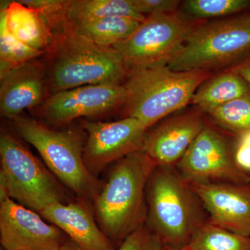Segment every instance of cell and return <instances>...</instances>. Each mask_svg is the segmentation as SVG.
<instances>
[{"label": "cell", "instance_id": "obj_16", "mask_svg": "<svg viewBox=\"0 0 250 250\" xmlns=\"http://www.w3.org/2000/svg\"><path fill=\"white\" fill-rule=\"evenodd\" d=\"M41 215L60 229L82 250H116L83 200L52 204Z\"/></svg>", "mask_w": 250, "mask_h": 250}, {"label": "cell", "instance_id": "obj_1", "mask_svg": "<svg viewBox=\"0 0 250 250\" xmlns=\"http://www.w3.org/2000/svg\"><path fill=\"white\" fill-rule=\"evenodd\" d=\"M157 164L143 150L114 163L93 201L97 223L118 246L147 220L146 187Z\"/></svg>", "mask_w": 250, "mask_h": 250}, {"label": "cell", "instance_id": "obj_15", "mask_svg": "<svg viewBox=\"0 0 250 250\" xmlns=\"http://www.w3.org/2000/svg\"><path fill=\"white\" fill-rule=\"evenodd\" d=\"M0 75V111L5 118L11 121L47 100V77L36 62H24Z\"/></svg>", "mask_w": 250, "mask_h": 250}, {"label": "cell", "instance_id": "obj_18", "mask_svg": "<svg viewBox=\"0 0 250 250\" xmlns=\"http://www.w3.org/2000/svg\"><path fill=\"white\" fill-rule=\"evenodd\" d=\"M250 93L248 83L231 70L210 77L197 88L191 103L204 113Z\"/></svg>", "mask_w": 250, "mask_h": 250}, {"label": "cell", "instance_id": "obj_21", "mask_svg": "<svg viewBox=\"0 0 250 250\" xmlns=\"http://www.w3.org/2000/svg\"><path fill=\"white\" fill-rule=\"evenodd\" d=\"M187 246L191 250H250V237L229 231L208 219Z\"/></svg>", "mask_w": 250, "mask_h": 250}, {"label": "cell", "instance_id": "obj_30", "mask_svg": "<svg viewBox=\"0 0 250 250\" xmlns=\"http://www.w3.org/2000/svg\"><path fill=\"white\" fill-rule=\"evenodd\" d=\"M165 250H191L189 249V248H188L187 246L183 247V248H169V247L166 246Z\"/></svg>", "mask_w": 250, "mask_h": 250}, {"label": "cell", "instance_id": "obj_14", "mask_svg": "<svg viewBox=\"0 0 250 250\" xmlns=\"http://www.w3.org/2000/svg\"><path fill=\"white\" fill-rule=\"evenodd\" d=\"M189 184L201 199L211 223L250 237V182Z\"/></svg>", "mask_w": 250, "mask_h": 250}, {"label": "cell", "instance_id": "obj_2", "mask_svg": "<svg viewBox=\"0 0 250 250\" xmlns=\"http://www.w3.org/2000/svg\"><path fill=\"white\" fill-rule=\"evenodd\" d=\"M146 195V224L166 247L188 246L209 219L201 199L175 166H156Z\"/></svg>", "mask_w": 250, "mask_h": 250}, {"label": "cell", "instance_id": "obj_6", "mask_svg": "<svg viewBox=\"0 0 250 250\" xmlns=\"http://www.w3.org/2000/svg\"><path fill=\"white\" fill-rule=\"evenodd\" d=\"M250 54V14L203 22L167 67L174 71L208 70L233 65Z\"/></svg>", "mask_w": 250, "mask_h": 250}, {"label": "cell", "instance_id": "obj_22", "mask_svg": "<svg viewBox=\"0 0 250 250\" xmlns=\"http://www.w3.org/2000/svg\"><path fill=\"white\" fill-rule=\"evenodd\" d=\"M219 127L232 135L250 130V93L207 112Z\"/></svg>", "mask_w": 250, "mask_h": 250}, {"label": "cell", "instance_id": "obj_26", "mask_svg": "<svg viewBox=\"0 0 250 250\" xmlns=\"http://www.w3.org/2000/svg\"><path fill=\"white\" fill-rule=\"evenodd\" d=\"M135 9L143 15L174 14L177 11L180 1L177 0H132Z\"/></svg>", "mask_w": 250, "mask_h": 250}, {"label": "cell", "instance_id": "obj_10", "mask_svg": "<svg viewBox=\"0 0 250 250\" xmlns=\"http://www.w3.org/2000/svg\"><path fill=\"white\" fill-rule=\"evenodd\" d=\"M88 134L83 160L95 177L108 165L136 151L143 150L149 128L132 117L109 123L83 121Z\"/></svg>", "mask_w": 250, "mask_h": 250}, {"label": "cell", "instance_id": "obj_28", "mask_svg": "<svg viewBox=\"0 0 250 250\" xmlns=\"http://www.w3.org/2000/svg\"><path fill=\"white\" fill-rule=\"evenodd\" d=\"M229 70L243 78L250 87V54L233 66L230 67Z\"/></svg>", "mask_w": 250, "mask_h": 250}, {"label": "cell", "instance_id": "obj_4", "mask_svg": "<svg viewBox=\"0 0 250 250\" xmlns=\"http://www.w3.org/2000/svg\"><path fill=\"white\" fill-rule=\"evenodd\" d=\"M210 75L208 70L174 71L167 65L131 69L123 84L126 117L150 128L191 103L197 88Z\"/></svg>", "mask_w": 250, "mask_h": 250}, {"label": "cell", "instance_id": "obj_5", "mask_svg": "<svg viewBox=\"0 0 250 250\" xmlns=\"http://www.w3.org/2000/svg\"><path fill=\"white\" fill-rule=\"evenodd\" d=\"M18 134L43 159L61 183L85 202H93L103 184L87 168L84 143L75 130H54L32 118L19 116L11 120Z\"/></svg>", "mask_w": 250, "mask_h": 250}, {"label": "cell", "instance_id": "obj_12", "mask_svg": "<svg viewBox=\"0 0 250 250\" xmlns=\"http://www.w3.org/2000/svg\"><path fill=\"white\" fill-rule=\"evenodd\" d=\"M126 91L122 84L88 85L51 95L40 106L41 116L53 124L70 123L124 105Z\"/></svg>", "mask_w": 250, "mask_h": 250}, {"label": "cell", "instance_id": "obj_25", "mask_svg": "<svg viewBox=\"0 0 250 250\" xmlns=\"http://www.w3.org/2000/svg\"><path fill=\"white\" fill-rule=\"evenodd\" d=\"M166 246L145 223L126 237L116 250H165Z\"/></svg>", "mask_w": 250, "mask_h": 250}, {"label": "cell", "instance_id": "obj_27", "mask_svg": "<svg viewBox=\"0 0 250 250\" xmlns=\"http://www.w3.org/2000/svg\"><path fill=\"white\" fill-rule=\"evenodd\" d=\"M233 156L238 168L250 176V130L234 135Z\"/></svg>", "mask_w": 250, "mask_h": 250}, {"label": "cell", "instance_id": "obj_31", "mask_svg": "<svg viewBox=\"0 0 250 250\" xmlns=\"http://www.w3.org/2000/svg\"></svg>", "mask_w": 250, "mask_h": 250}, {"label": "cell", "instance_id": "obj_23", "mask_svg": "<svg viewBox=\"0 0 250 250\" xmlns=\"http://www.w3.org/2000/svg\"><path fill=\"white\" fill-rule=\"evenodd\" d=\"M42 53L30 48L16 39L1 22L0 34V73L18 65L30 62Z\"/></svg>", "mask_w": 250, "mask_h": 250}, {"label": "cell", "instance_id": "obj_17", "mask_svg": "<svg viewBox=\"0 0 250 250\" xmlns=\"http://www.w3.org/2000/svg\"><path fill=\"white\" fill-rule=\"evenodd\" d=\"M1 22L16 39L41 53L47 52L54 42L52 29L37 11L20 1L1 3Z\"/></svg>", "mask_w": 250, "mask_h": 250}, {"label": "cell", "instance_id": "obj_24", "mask_svg": "<svg viewBox=\"0 0 250 250\" xmlns=\"http://www.w3.org/2000/svg\"><path fill=\"white\" fill-rule=\"evenodd\" d=\"M250 4L247 0H188L184 8L197 18H223L241 12Z\"/></svg>", "mask_w": 250, "mask_h": 250}, {"label": "cell", "instance_id": "obj_3", "mask_svg": "<svg viewBox=\"0 0 250 250\" xmlns=\"http://www.w3.org/2000/svg\"><path fill=\"white\" fill-rule=\"evenodd\" d=\"M47 52L51 95L83 85L121 84L129 72L116 49L97 45L66 28L54 36Z\"/></svg>", "mask_w": 250, "mask_h": 250}, {"label": "cell", "instance_id": "obj_19", "mask_svg": "<svg viewBox=\"0 0 250 250\" xmlns=\"http://www.w3.org/2000/svg\"><path fill=\"white\" fill-rule=\"evenodd\" d=\"M65 24L109 17H125L143 22L146 16L139 14L132 0H67Z\"/></svg>", "mask_w": 250, "mask_h": 250}, {"label": "cell", "instance_id": "obj_8", "mask_svg": "<svg viewBox=\"0 0 250 250\" xmlns=\"http://www.w3.org/2000/svg\"><path fill=\"white\" fill-rule=\"evenodd\" d=\"M204 21L177 14L148 16L126 40L113 45L128 70L168 65L188 38Z\"/></svg>", "mask_w": 250, "mask_h": 250}, {"label": "cell", "instance_id": "obj_13", "mask_svg": "<svg viewBox=\"0 0 250 250\" xmlns=\"http://www.w3.org/2000/svg\"><path fill=\"white\" fill-rule=\"evenodd\" d=\"M207 124L204 112L190 110L148 130L143 150L159 166H176Z\"/></svg>", "mask_w": 250, "mask_h": 250}, {"label": "cell", "instance_id": "obj_11", "mask_svg": "<svg viewBox=\"0 0 250 250\" xmlns=\"http://www.w3.org/2000/svg\"><path fill=\"white\" fill-rule=\"evenodd\" d=\"M9 198L0 204V242L6 250H59L65 233Z\"/></svg>", "mask_w": 250, "mask_h": 250}, {"label": "cell", "instance_id": "obj_20", "mask_svg": "<svg viewBox=\"0 0 250 250\" xmlns=\"http://www.w3.org/2000/svg\"><path fill=\"white\" fill-rule=\"evenodd\" d=\"M141 23L129 18L109 17L65 24V28L97 45L113 47L129 38Z\"/></svg>", "mask_w": 250, "mask_h": 250}, {"label": "cell", "instance_id": "obj_29", "mask_svg": "<svg viewBox=\"0 0 250 250\" xmlns=\"http://www.w3.org/2000/svg\"><path fill=\"white\" fill-rule=\"evenodd\" d=\"M59 250H82L81 249L80 247L76 244L71 239L67 240L64 242L63 244L61 246Z\"/></svg>", "mask_w": 250, "mask_h": 250}, {"label": "cell", "instance_id": "obj_7", "mask_svg": "<svg viewBox=\"0 0 250 250\" xmlns=\"http://www.w3.org/2000/svg\"><path fill=\"white\" fill-rule=\"evenodd\" d=\"M0 174L9 197L41 215L46 207L67 203L61 182L16 138L5 130L0 135Z\"/></svg>", "mask_w": 250, "mask_h": 250}, {"label": "cell", "instance_id": "obj_9", "mask_svg": "<svg viewBox=\"0 0 250 250\" xmlns=\"http://www.w3.org/2000/svg\"><path fill=\"white\" fill-rule=\"evenodd\" d=\"M233 140L207 123L176 168L189 184L250 183L235 163Z\"/></svg>", "mask_w": 250, "mask_h": 250}]
</instances>
